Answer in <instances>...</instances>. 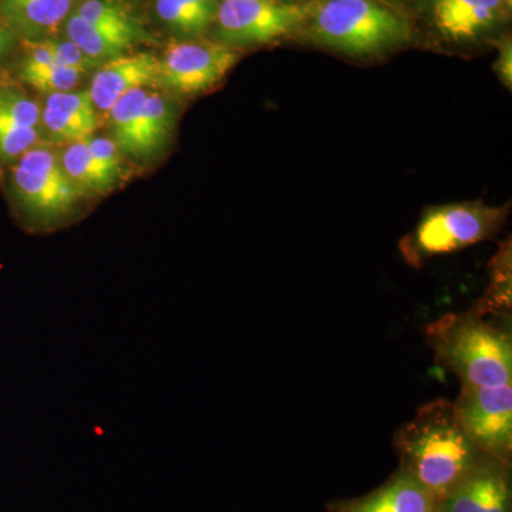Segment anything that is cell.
I'll return each instance as SVG.
<instances>
[{
  "label": "cell",
  "mask_w": 512,
  "mask_h": 512,
  "mask_svg": "<svg viewBox=\"0 0 512 512\" xmlns=\"http://www.w3.org/2000/svg\"><path fill=\"white\" fill-rule=\"evenodd\" d=\"M393 446L399 467L439 504L463 483L484 454L464 430L453 402L446 399L423 404L394 433Z\"/></svg>",
  "instance_id": "obj_1"
},
{
  "label": "cell",
  "mask_w": 512,
  "mask_h": 512,
  "mask_svg": "<svg viewBox=\"0 0 512 512\" xmlns=\"http://www.w3.org/2000/svg\"><path fill=\"white\" fill-rule=\"evenodd\" d=\"M437 365L460 379L461 387L512 384L510 329L471 311L448 313L423 330Z\"/></svg>",
  "instance_id": "obj_2"
},
{
  "label": "cell",
  "mask_w": 512,
  "mask_h": 512,
  "mask_svg": "<svg viewBox=\"0 0 512 512\" xmlns=\"http://www.w3.org/2000/svg\"><path fill=\"white\" fill-rule=\"evenodd\" d=\"M306 6L302 29L309 39L343 55H383L412 36L409 22L377 0H319Z\"/></svg>",
  "instance_id": "obj_3"
},
{
  "label": "cell",
  "mask_w": 512,
  "mask_h": 512,
  "mask_svg": "<svg viewBox=\"0 0 512 512\" xmlns=\"http://www.w3.org/2000/svg\"><path fill=\"white\" fill-rule=\"evenodd\" d=\"M508 217V207H493L483 201L457 202L426 208L400 251L413 266L434 256L453 254L493 238Z\"/></svg>",
  "instance_id": "obj_4"
},
{
  "label": "cell",
  "mask_w": 512,
  "mask_h": 512,
  "mask_svg": "<svg viewBox=\"0 0 512 512\" xmlns=\"http://www.w3.org/2000/svg\"><path fill=\"white\" fill-rule=\"evenodd\" d=\"M13 190L23 210L40 225L56 224L72 212L82 191L67 177L59 154L35 146L10 171Z\"/></svg>",
  "instance_id": "obj_5"
},
{
  "label": "cell",
  "mask_w": 512,
  "mask_h": 512,
  "mask_svg": "<svg viewBox=\"0 0 512 512\" xmlns=\"http://www.w3.org/2000/svg\"><path fill=\"white\" fill-rule=\"evenodd\" d=\"M308 6L281 0H222L218 6L217 37L241 49L268 45L302 30Z\"/></svg>",
  "instance_id": "obj_6"
},
{
  "label": "cell",
  "mask_w": 512,
  "mask_h": 512,
  "mask_svg": "<svg viewBox=\"0 0 512 512\" xmlns=\"http://www.w3.org/2000/svg\"><path fill=\"white\" fill-rule=\"evenodd\" d=\"M453 404L478 450L512 467V384L461 387Z\"/></svg>",
  "instance_id": "obj_7"
},
{
  "label": "cell",
  "mask_w": 512,
  "mask_h": 512,
  "mask_svg": "<svg viewBox=\"0 0 512 512\" xmlns=\"http://www.w3.org/2000/svg\"><path fill=\"white\" fill-rule=\"evenodd\" d=\"M237 49L211 40L170 45L160 59V80L181 94H201L214 89L237 64Z\"/></svg>",
  "instance_id": "obj_8"
},
{
  "label": "cell",
  "mask_w": 512,
  "mask_h": 512,
  "mask_svg": "<svg viewBox=\"0 0 512 512\" xmlns=\"http://www.w3.org/2000/svg\"><path fill=\"white\" fill-rule=\"evenodd\" d=\"M437 512H512L511 466L483 454L463 483L440 501Z\"/></svg>",
  "instance_id": "obj_9"
},
{
  "label": "cell",
  "mask_w": 512,
  "mask_h": 512,
  "mask_svg": "<svg viewBox=\"0 0 512 512\" xmlns=\"http://www.w3.org/2000/svg\"><path fill=\"white\" fill-rule=\"evenodd\" d=\"M160 80V59L150 53L121 55L106 60L94 73L89 92L97 113H109L124 94Z\"/></svg>",
  "instance_id": "obj_10"
},
{
  "label": "cell",
  "mask_w": 512,
  "mask_h": 512,
  "mask_svg": "<svg viewBox=\"0 0 512 512\" xmlns=\"http://www.w3.org/2000/svg\"><path fill=\"white\" fill-rule=\"evenodd\" d=\"M439 503L412 476L397 468L372 493L357 498L335 500L328 512H437Z\"/></svg>",
  "instance_id": "obj_11"
},
{
  "label": "cell",
  "mask_w": 512,
  "mask_h": 512,
  "mask_svg": "<svg viewBox=\"0 0 512 512\" xmlns=\"http://www.w3.org/2000/svg\"><path fill=\"white\" fill-rule=\"evenodd\" d=\"M508 5L510 0H431V18L446 39L467 42L494 28Z\"/></svg>",
  "instance_id": "obj_12"
},
{
  "label": "cell",
  "mask_w": 512,
  "mask_h": 512,
  "mask_svg": "<svg viewBox=\"0 0 512 512\" xmlns=\"http://www.w3.org/2000/svg\"><path fill=\"white\" fill-rule=\"evenodd\" d=\"M72 8L73 0H0V23L28 37L50 35L67 22Z\"/></svg>",
  "instance_id": "obj_13"
},
{
  "label": "cell",
  "mask_w": 512,
  "mask_h": 512,
  "mask_svg": "<svg viewBox=\"0 0 512 512\" xmlns=\"http://www.w3.org/2000/svg\"><path fill=\"white\" fill-rule=\"evenodd\" d=\"M67 39L76 43L90 59L110 60L124 55L131 47L144 40L143 37L120 32V30L101 28L92 25L73 13L66 22Z\"/></svg>",
  "instance_id": "obj_14"
},
{
  "label": "cell",
  "mask_w": 512,
  "mask_h": 512,
  "mask_svg": "<svg viewBox=\"0 0 512 512\" xmlns=\"http://www.w3.org/2000/svg\"><path fill=\"white\" fill-rule=\"evenodd\" d=\"M177 111L173 101L160 93H148L138 133L137 158L153 157L173 134Z\"/></svg>",
  "instance_id": "obj_15"
},
{
  "label": "cell",
  "mask_w": 512,
  "mask_h": 512,
  "mask_svg": "<svg viewBox=\"0 0 512 512\" xmlns=\"http://www.w3.org/2000/svg\"><path fill=\"white\" fill-rule=\"evenodd\" d=\"M59 157L67 177L76 184L82 194L86 191L96 192V194L107 192L119 181V178L109 173L93 157L86 138L67 144Z\"/></svg>",
  "instance_id": "obj_16"
},
{
  "label": "cell",
  "mask_w": 512,
  "mask_h": 512,
  "mask_svg": "<svg viewBox=\"0 0 512 512\" xmlns=\"http://www.w3.org/2000/svg\"><path fill=\"white\" fill-rule=\"evenodd\" d=\"M146 87L131 90L109 110L114 141L123 153L136 157L141 116L148 96Z\"/></svg>",
  "instance_id": "obj_17"
},
{
  "label": "cell",
  "mask_w": 512,
  "mask_h": 512,
  "mask_svg": "<svg viewBox=\"0 0 512 512\" xmlns=\"http://www.w3.org/2000/svg\"><path fill=\"white\" fill-rule=\"evenodd\" d=\"M490 288L483 298L470 309L476 315L485 318L488 315L503 316L510 319L511 313V248L510 242L501 248L493 261Z\"/></svg>",
  "instance_id": "obj_18"
},
{
  "label": "cell",
  "mask_w": 512,
  "mask_h": 512,
  "mask_svg": "<svg viewBox=\"0 0 512 512\" xmlns=\"http://www.w3.org/2000/svg\"><path fill=\"white\" fill-rule=\"evenodd\" d=\"M84 72L64 67L56 63H30L23 62L20 69V79L35 87L39 92L52 94L73 92L82 83Z\"/></svg>",
  "instance_id": "obj_19"
},
{
  "label": "cell",
  "mask_w": 512,
  "mask_h": 512,
  "mask_svg": "<svg viewBox=\"0 0 512 512\" xmlns=\"http://www.w3.org/2000/svg\"><path fill=\"white\" fill-rule=\"evenodd\" d=\"M76 15L101 28L120 30L143 39L147 37L130 10L116 0H84L77 8Z\"/></svg>",
  "instance_id": "obj_20"
},
{
  "label": "cell",
  "mask_w": 512,
  "mask_h": 512,
  "mask_svg": "<svg viewBox=\"0 0 512 512\" xmlns=\"http://www.w3.org/2000/svg\"><path fill=\"white\" fill-rule=\"evenodd\" d=\"M42 109L18 89L0 90V128H36L40 126Z\"/></svg>",
  "instance_id": "obj_21"
},
{
  "label": "cell",
  "mask_w": 512,
  "mask_h": 512,
  "mask_svg": "<svg viewBox=\"0 0 512 512\" xmlns=\"http://www.w3.org/2000/svg\"><path fill=\"white\" fill-rule=\"evenodd\" d=\"M40 124L55 140L64 141V143L84 140V138L92 136L94 130L99 127L97 124L77 119V117L69 116L62 111L47 109V107L42 109Z\"/></svg>",
  "instance_id": "obj_22"
},
{
  "label": "cell",
  "mask_w": 512,
  "mask_h": 512,
  "mask_svg": "<svg viewBox=\"0 0 512 512\" xmlns=\"http://www.w3.org/2000/svg\"><path fill=\"white\" fill-rule=\"evenodd\" d=\"M156 9L161 20L185 35H198L210 28L185 0H157Z\"/></svg>",
  "instance_id": "obj_23"
},
{
  "label": "cell",
  "mask_w": 512,
  "mask_h": 512,
  "mask_svg": "<svg viewBox=\"0 0 512 512\" xmlns=\"http://www.w3.org/2000/svg\"><path fill=\"white\" fill-rule=\"evenodd\" d=\"M47 109L62 111L69 116L77 117L99 126V114L94 107L89 92H63L47 94L45 100Z\"/></svg>",
  "instance_id": "obj_24"
},
{
  "label": "cell",
  "mask_w": 512,
  "mask_h": 512,
  "mask_svg": "<svg viewBox=\"0 0 512 512\" xmlns=\"http://www.w3.org/2000/svg\"><path fill=\"white\" fill-rule=\"evenodd\" d=\"M36 43L49 53L53 62L60 64V66L73 67V69L87 73V70L92 69L99 63L84 55L83 50L70 39H43L37 40Z\"/></svg>",
  "instance_id": "obj_25"
},
{
  "label": "cell",
  "mask_w": 512,
  "mask_h": 512,
  "mask_svg": "<svg viewBox=\"0 0 512 512\" xmlns=\"http://www.w3.org/2000/svg\"><path fill=\"white\" fill-rule=\"evenodd\" d=\"M40 134L42 131L39 127L0 128V160H18L26 151L36 146Z\"/></svg>",
  "instance_id": "obj_26"
},
{
  "label": "cell",
  "mask_w": 512,
  "mask_h": 512,
  "mask_svg": "<svg viewBox=\"0 0 512 512\" xmlns=\"http://www.w3.org/2000/svg\"><path fill=\"white\" fill-rule=\"evenodd\" d=\"M87 146H89L90 153L103 165L109 173L114 177L119 178L121 171H123V164H121L120 147L117 146L116 141L110 140L107 137H94L86 138Z\"/></svg>",
  "instance_id": "obj_27"
},
{
  "label": "cell",
  "mask_w": 512,
  "mask_h": 512,
  "mask_svg": "<svg viewBox=\"0 0 512 512\" xmlns=\"http://www.w3.org/2000/svg\"><path fill=\"white\" fill-rule=\"evenodd\" d=\"M495 72L508 90L512 89V46L511 40L500 43V56L494 66Z\"/></svg>",
  "instance_id": "obj_28"
},
{
  "label": "cell",
  "mask_w": 512,
  "mask_h": 512,
  "mask_svg": "<svg viewBox=\"0 0 512 512\" xmlns=\"http://www.w3.org/2000/svg\"><path fill=\"white\" fill-rule=\"evenodd\" d=\"M185 2H187L208 25L211 26L212 23L215 22L218 6H220L218 0H185Z\"/></svg>",
  "instance_id": "obj_29"
},
{
  "label": "cell",
  "mask_w": 512,
  "mask_h": 512,
  "mask_svg": "<svg viewBox=\"0 0 512 512\" xmlns=\"http://www.w3.org/2000/svg\"><path fill=\"white\" fill-rule=\"evenodd\" d=\"M15 45V32L8 26L0 23V63L8 56L10 49Z\"/></svg>",
  "instance_id": "obj_30"
}]
</instances>
